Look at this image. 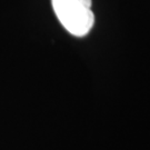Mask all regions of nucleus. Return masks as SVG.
<instances>
[{
    "label": "nucleus",
    "mask_w": 150,
    "mask_h": 150,
    "mask_svg": "<svg viewBox=\"0 0 150 150\" xmlns=\"http://www.w3.org/2000/svg\"><path fill=\"white\" fill-rule=\"evenodd\" d=\"M60 23L76 37H85L95 23L91 0H51Z\"/></svg>",
    "instance_id": "obj_1"
}]
</instances>
